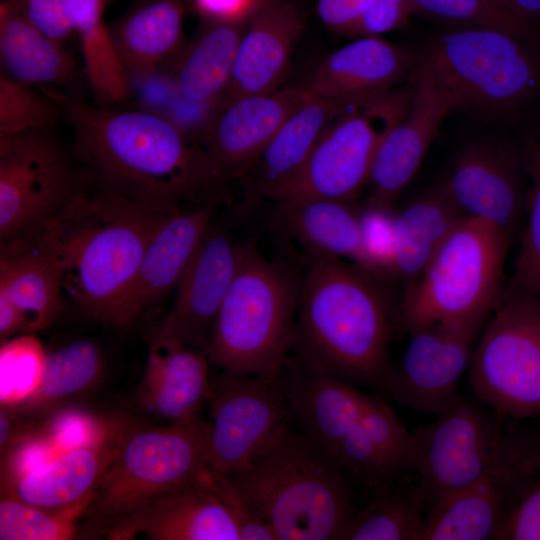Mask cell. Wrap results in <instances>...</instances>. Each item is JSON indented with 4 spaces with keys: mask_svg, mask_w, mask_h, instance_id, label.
<instances>
[{
    "mask_svg": "<svg viewBox=\"0 0 540 540\" xmlns=\"http://www.w3.org/2000/svg\"><path fill=\"white\" fill-rule=\"evenodd\" d=\"M44 91L59 103L72 129L75 156L97 188L164 210L207 191L199 148L172 121Z\"/></svg>",
    "mask_w": 540,
    "mask_h": 540,
    "instance_id": "cell-1",
    "label": "cell"
},
{
    "mask_svg": "<svg viewBox=\"0 0 540 540\" xmlns=\"http://www.w3.org/2000/svg\"><path fill=\"white\" fill-rule=\"evenodd\" d=\"M174 209L100 188L79 189L33 232L54 258L65 296L93 319L115 326L154 232Z\"/></svg>",
    "mask_w": 540,
    "mask_h": 540,
    "instance_id": "cell-2",
    "label": "cell"
},
{
    "mask_svg": "<svg viewBox=\"0 0 540 540\" xmlns=\"http://www.w3.org/2000/svg\"><path fill=\"white\" fill-rule=\"evenodd\" d=\"M378 277L343 259L313 256L303 275L292 354L351 384H386L393 308Z\"/></svg>",
    "mask_w": 540,
    "mask_h": 540,
    "instance_id": "cell-3",
    "label": "cell"
},
{
    "mask_svg": "<svg viewBox=\"0 0 540 540\" xmlns=\"http://www.w3.org/2000/svg\"><path fill=\"white\" fill-rule=\"evenodd\" d=\"M226 476L276 540H346L365 505L338 456L302 431Z\"/></svg>",
    "mask_w": 540,
    "mask_h": 540,
    "instance_id": "cell-4",
    "label": "cell"
},
{
    "mask_svg": "<svg viewBox=\"0 0 540 540\" xmlns=\"http://www.w3.org/2000/svg\"><path fill=\"white\" fill-rule=\"evenodd\" d=\"M302 280L253 242L238 244L236 270L206 347L209 361L228 373H279L292 349Z\"/></svg>",
    "mask_w": 540,
    "mask_h": 540,
    "instance_id": "cell-5",
    "label": "cell"
},
{
    "mask_svg": "<svg viewBox=\"0 0 540 540\" xmlns=\"http://www.w3.org/2000/svg\"><path fill=\"white\" fill-rule=\"evenodd\" d=\"M209 421L140 426L123 418L119 444L81 518L106 532L207 468Z\"/></svg>",
    "mask_w": 540,
    "mask_h": 540,
    "instance_id": "cell-6",
    "label": "cell"
},
{
    "mask_svg": "<svg viewBox=\"0 0 540 540\" xmlns=\"http://www.w3.org/2000/svg\"><path fill=\"white\" fill-rule=\"evenodd\" d=\"M413 469L429 509L441 497L505 467L540 459V435L507 430L485 408L459 397L413 432Z\"/></svg>",
    "mask_w": 540,
    "mask_h": 540,
    "instance_id": "cell-7",
    "label": "cell"
},
{
    "mask_svg": "<svg viewBox=\"0 0 540 540\" xmlns=\"http://www.w3.org/2000/svg\"><path fill=\"white\" fill-rule=\"evenodd\" d=\"M509 243L499 229L464 217L409 286L405 328L411 333L437 322L483 320L497 298Z\"/></svg>",
    "mask_w": 540,
    "mask_h": 540,
    "instance_id": "cell-8",
    "label": "cell"
},
{
    "mask_svg": "<svg viewBox=\"0 0 540 540\" xmlns=\"http://www.w3.org/2000/svg\"><path fill=\"white\" fill-rule=\"evenodd\" d=\"M420 65L432 72L462 106L514 108L540 86V61L528 41L503 31L466 27L442 31Z\"/></svg>",
    "mask_w": 540,
    "mask_h": 540,
    "instance_id": "cell-9",
    "label": "cell"
},
{
    "mask_svg": "<svg viewBox=\"0 0 540 540\" xmlns=\"http://www.w3.org/2000/svg\"><path fill=\"white\" fill-rule=\"evenodd\" d=\"M415 81L350 105L317 142L297 175L271 199L277 207L312 200L351 203L368 182L377 149L409 109Z\"/></svg>",
    "mask_w": 540,
    "mask_h": 540,
    "instance_id": "cell-10",
    "label": "cell"
},
{
    "mask_svg": "<svg viewBox=\"0 0 540 540\" xmlns=\"http://www.w3.org/2000/svg\"><path fill=\"white\" fill-rule=\"evenodd\" d=\"M477 398L501 416L523 419L540 412V301L511 290L469 364Z\"/></svg>",
    "mask_w": 540,
    "mask_h": 540,
    "instance_id": "cell-11",
    "label": "cell"
},
{
    "mask_svg": "<svg viewBox=\"0 0 540 540\" xmlns=\"http://www.w3.org/2000/svg\"><path fill=\"white\" fill-rule=\"evenodd\" d=\"M279 373L222 371L211 380L208 469L225 475L235 473L301 431Z\"/></svg>",
    "mask_w": 540,
    "mask_h": 540,
    "instance_id": "cell-12",
    "label": "cell"
},
{
    "mask_svg": "<svg viewBox=\"0 0 540 540\" xmlns=\"http://www.w3.org/2000/svg\"><path fill=\"white\" fill-rule=\"evenodd\" d=\"M50 130L0 137V240L29 234L80 188Z\"/></svg>",
    "mask_w": 540,
    "mask_h": 540,
    "instance_id": "cell-13",
    "label": "cell"
},
{
    "mask_svg": "<svg viewBox=\"0 0 540 540\" xmlns=\"http://www.w3.org/2000/svg\"><path fill=\"white\" fill-rule=\"evenodd\" d=\"M312 96L298 86L220 101L196 144L208 190L249 169L283 123Z\"/></svg>",
    "mask_w": 540,
    "mask_h": 540,
    "instance_id": "cell-14",
    "label": "cell"
},
{
    "mask_svg": "<svg viewBox=\"0 0 540 540\" xmlns=\"http://www.w3.org/2000/svg\"><path fill=\"white\" fill-rule=\"evenodd\" d=\"M481 322H437L411 332L401 364L386 382L397 401L437 415L451 406L460 397L457 387Z\"/></svg>",
    "mask_w": 540,
    "mask_h": 540,
    "instance_id": "cell-15",
    "label": "cell"
},
{
    "mask_svg": "<svg viewBox=\"0 0 540 540\" xmlns=\"http://www.w3.org/2000/svg\"><path fill=\"white\" fill-rule=\"evenodd\" d=\"M461 107L457 97L419 64L408 111L384 136L369 174L368 204L391 208L412 180L447 115Z\"/></svg>",
    "mask_w": 540,
    "mask_h": 540,
    "instance_id": "cell-16",
    "label": "cell"
},
{
    "mask_svg": "<svg viewBox=\"0 0 540 540\" xmlns=\"http://www.w3.org/2000/svg\"><path fill=\"white\" fill-rule=\"evenodd\" d=\"M238 244L218 226H209L178 285L174 304L156 337L206 350L232 282Z\"/></svg>",
    "mask_w": 540,
    "mask_h": 540,
    "instance_id": "cell-17",
    "label": "cell"
},
{
    "mask_svg": "<svg viewBox=\"0 0 540 540\" xmlns=\"http://www.w3.org/2000/svg\"><path fill=\"white\" fill-rule=\"evenodd\" d=\"M105 536L112 540H240L238 525L210 469L124 518Z\"/></svg>",
    "mask_w": 540,
    "mask_h": 540,
    "instance_id": "cell-18",
    "label": "cell"
},
{
    "mask_svg": "<svg viewBox=\"0 0 540 540\" xmlns=\"http://www.w3.org/2000/svg\"><path fill=\"white\" fill-rule=\"evenodd\" d=\"M520 172L511 150L476 142L457 155L443 183L466 217L492 225L511 240L523 208Z\"/></svg>",
    "mask_w": 540,
    "mask_h": 540,
    "instance_id": "cell-19",
    "label": "cell"
},
{
    "mask_svg": "<svg viewBox=\"0 0 540 540\" xmlns=\"http://www.w3.org/2000/svg\"><path fill=\"white\" fill-rule=\"evenodd\" d=\"M540 473V459L505 467L438 499L422 540L495 539L517 499Z\"/></svg>",
    "mask_w": 540,
    "mask_h": 540,
    "instance_id": "cell-20",
    "label": "cell"
},
{
    "mask_svg": "<svg viewBox=\"0 0 540 540\" xmlns=\"http://www.w3.org/2000/svg\"><path fill=\"white\" fill-rule=\"evenodd\" d=\"M215 204L175 208L154 232L137 272L120 304L115 326L134 321L177 287L202 237L212 223Z\"/></svg>",
    "mask_w": 540,
    "mask_h": 540,
    "instance_id": "cell-21",
    "label": "cell"
},
{
    "mask_svg": "<svg viewBox=\"0 0 540 540\" xmlns=\"http://www.w3.org/2000/svg\"><path fill=\"white\" fill-rule=\"evenodd\" d=\"M123 417L103 439L58 453L1 495L13 496L54 515L76 521L91 501L120 439Z\"/></svg>",
    "mask_w": 540,
    "mask_h": 540,
    "instance_id": "cell-22",
    "label": "cell"
},
{
    "mask_svg": "<svg viewBox=\"0 0 540 540\" xmlns=\"http://www.w3.org/2000/svg\"><path fill=\"white\" fill-rule=\"evenodd\" d=\"M303 29L302 13L293 2L260 0L247 20L231 79L220 101L277 90Z\"/></svg>",
    "mask_w": 540,
    "mask_h": 540,
    "instance_id": "cell-23",
    "label": "cell"
},
{
    "mask_svg": "<svg viewBox=\"0 0 540 540\" xmlns=\"http://www.w3.org/2000/svg\"><path fill=\"white\" fill-rule=\"evenodd\" d=\"M413 65L407 49L378 36L360 37L322 60L304 87L316 97L367 103L397 89Z\"/></svg>",
    "mask_w": 540,
    "mask_h": 540,
    "instance_id": "cell-24",
    "label": "cell"
},
{
    "mask_svg": "<svg viewBox=\"0 0 540 540\" xmlns=\"http://www.w3.org/2000/svg\"><path fill=\"white\" fill-rule=\"evenodd\" d=\"M279 375L299 429L334 451L359 423L369 396L347 381L310 367L293 354L288 356Z\"/></svg>",
    "mask_w": 540,
    "mask_h": 540,
    "instance_id": "cell-25",
    "label": "cell"
},
{
    "mask_svg": "<svg viewBox=\"0 0 540 540\" xmlns=\"http://www.w3.org/2000/svg\"><path fill=\"white\" fill-rule=\"evenodd\" d=\"M64 298L60 270L34 232L1 243L0 300L16 309L21 332L51 325Z\"/></svg>",
    "mask_w": 540,
    "mask_h": 540,
    "instance_id": "cell-26",
    "label": "cell"
},
{
    "mask_svg": "<svg viewBox=\"0 0 540 540\" xmlns=\"http://www.w3.org/2000/svg\"><path fill=\"white\" fill-rule=\"evenodd\" d=\"M206 350L155 337L140 387V401L170 424H187L199 417L210 394Z\"/></svg>",
    "mask_w": 540,
    "mask_h": 540,
    "instance_id": "cell-27",
    "label": "cell"
},
{
    "mask_svg": "<svg viewBox=\"0 0 540 540\" xmlns=\"http://www.w3.org/2000/svg\"><path fill=\"white\" fill-rule=\"evenodd\" d=\"M0 62L1 72L29 87L72 89L80 76L77 62L64 46L28 21L20 0L0 4Z\"/></svg>",
    "mask_w": 540,
    "mask_h": 540,
    "instance_id": "cell-28",
    "label": "cell"
},
{
    "mask_svg": "<svg viewBox=\"0 0 540 540\" xmlns=\"http://www.w3.org/2000/svg\"><path fill=\"white\" fill-rule=\"evenodd\" d=\"M349 106L312 96L290 115L249 168L254 171V191L271 200L297 175L333 120Z\"/></svg>",
    "mask_w": 540,
    "mask_h": 540,
    "instance_id": "cell-29",
    "label": "cell"
},
{
    "mask_svg": "<svg viewBox=\"0 0 540 540\" xmlns=\"http://www.w3.org/2000/svg\"><path fill=\"white\" fill-rule=\"evenodd\" d=\"M181 0H148L112 28L116 53L128 77L147 76L184 50Z\"/></svg>",
    "mask_w": 540,
    "mask_h": 540,
    "instance_id": "cell-30",
    "label": "cell"
},
{
    "mask_svg": "<svg viewBox=\"0 0 540 540\" xmlns=\"http://www.w3.org/2000/svg\"><path fill=\"white\" fill-rule=\"evenodd\" d=\"M466 217L440 182L394 217V273L413 281Z\"/></svg>",
    "mask_w": 540,
    "mask_h": 540,
    "instance_id": "cell-31",
    "label": "cell"
},
{
    "mask_svg": "<svg viewBox=\"0 0 540 540\" xmlns=\"http://www.w3.org/2000/svg\"><path fill=\"white\" fill-rule=\"evenodd\" d=\"M247 21L209 23L184 49L173 74L178 95L188 102L215 107L231 79Z\"/></svg>",
    "mask_w": 540,
    "mask_h": 540,
    "instance_id": "cell-32",
    "label": "cell"
},
{
    "mask_svg": "<svg viewBox=\"0 0 540 540\" xmlns=\"http://www.w3.org/2000/svg\"><path fill=\"white\" fill-rule=\"evenodd\" d=\"M103 369V354L90 340H77L47 352L37 389L26 401L10 408L24 420L39 424L92 389Z\"/></svg>",
    "mask_w": 540,
    "mask_h": 540,
    "instance_id": "cell-33",
    "label": "cell"
},
{
    "mask_svg": "<svg viewBox=\"0 0 540 540\" xmlns=\"http://www.w3.org/2000/svg\"><path fill=\"white\" fill-rule=\"evenodd\" d=\"M350 203L312 200L278 207L285 229L313 256L348 259L369 270L364 252L359 214Z\"/></svg>",
    "mask_w": 540,
    "mask_h": 540,
    "instance_id": "cell-34",
    "label": "cell"
},
{
    "mask_svg": "<svg viewBox=\"0 0 540 540\" xmlns=\"http://www.w3.org/2000/svg\"><path fill=\"white\" fill-rule=\"evenodd\" d=\"M64 4L80 39L85 75L98 104L110 107L123 102L130 82L104 23L106 0H64Z\"/></svg>",
    "mask_w": 540,
    "mask_h": 540,
    "instance_id": "cell-35",
    "label": "cell"
},
{
    "mask_svg": "<svg viewBox=\"0 0 540 540\" xmlns=\"http://www.w3.org/2000/svg\"><path fill=\"white\" fill-rule=\"evenodd\" d=\"M346 540H422L426 508L421 486L396 484L370 494Z\"/></svg>",
    "mask_w": 540,
    "mask_h": 540,
    "instance_id": "cell-36",
    "label": "cell"
},
{
    "mask_svg": "<svg viewBox=\"0 0 540 540\" xmlns=\"http://www.w3.org/2000/svg\"><path fill=\"white\" fill-rule=\"evenodd\" d=\"M46 356L41 341L31 333L1 343V405L18 406L34 393L43 375Z\"/></svg>",
    "mask_w": 540,
    "mask_h": 540,
    "instance_id": "cell-37",
    "label": "cell"
},
{
    "mask_svg": "<svg viewBox=\"0 0 540 540\" xmlns=\"http://www.w3.org/2000/svg\"><path fill=\"white\" fill-rule=\"evenodd\" d=\"M413 13L466 27L506 32L525 41L532 39L530 24L511 12L502 0H409Z\"/></svg>",
    "mask_w": 540,
    "mask_h": 540,
    "instance_id": "cell-38",
    "label": "cell"
},
{
    "mask_svg": "<svg viewBox=\"0 0 540 540\" xmlns=\"http://www.w3.org/2000/svg\"><path fill=\"white\" fill-rule=\"evenodd\" d=\"M358 426L394 481L403 469L413 468V433L388 404L369 396Z\"/></svg>",
    "mask_w": 540,
    "mask_h": 540,
    "instance_id": "cell-39",
    "label": "cell"
},
{
    "mask_svg": "<svg viewBox=\"0 0 540 540\" xmlns=\"http://www.w3.org/2000/svg\"><path fill=\"white\" fill-rule=\"evenodd\" d=\"M62 116L59 103L0 72V137L50 130Z\"/></svg>",
    "mask_w": 540,
    "mask_h": 540,
    "instance_id": "cell-40",
    "label": "cell"
},
{
    "mask_svg": "<svg viewBox=\"0 0 540 540\" xmlns=\"http://www.w3.org/2000/svg\"><path fill=\"white\" fill-rule=\"evenodd\" d=\"M80 528L72 521L13 496L1 495V540H69Z\"/></svg>",
    "mask_w": 540,
    "mask_h": 540,
    "instance_id": "cell-41",
    "label": "cell"
},
{
    "mask_svg": "<svg viewBox=\"0 0 540 540\" xmlns=\"http://www.w3.org/2000/svg\"><path fill=\"white\" fill-rule=\"evenodd\" d=\"M119 417L104 418L84 408L66 407L38 424L58 453L95 443L107 436Z\"/></svg>",
    "mask_w": 540,
    "mask_h": 540,
    "instance_id": "cell-42",
    "label": "cell"
},
{
    "mask_svg": "<svg viewBox=\"0 0 540 540\" xmlns=\"http://www.w3.org/2000/svg\"><path fill=\"white\" fill-rule=\"evenodd\" d=\"M532 187L528 219L522 236L511 290L540 296V152L529 165Z\"/></svg>",
    "mask_w": 540,
    "mask_h": 540,
    "instance_id": "cell-43",
    "label": "cell"
},
{
    "mask_svg": "<svg viewBox=\"0 0 540 540\" xmlns=\"http://www.w3.org/2000/svg\"><path fill=\"white\" fill-rule=\"evenodd\" d=\"M394 217L391 208L369 205L359 214L362 244L371 273L394 272Z\"/></svg>",
    "mask_w": 540,
    "mask_h": 540,
    "instance_id": "cell-44",
    "label": "cell"
},
{
    "mask_svg": "<svg viewBox=\"0 0 540 540\" xmlns=\"http://www.w3.org/2000/svg\"><path fill=\"white\" fill-rule=\"evenodd\" d=\"M57 454L56 448L37 427L1 456V490L10 487Z\"/></svg>",
    "mask_w": 540,
    "mask_h": 540,
    "instance_id": "cell-45",
    "label": "cell"
},
{
    "mask_svg": "<svg viewBox=\"0 0 540 540\" xmlns=\"http://www.w3.org/2000/svg\"><path fill=\"white\" fill-rule=\"evenodd\" d=\"M498 540H540V473L510 508Z\"/></svg>",
    "mask_w": 540,
    "mask_h": 540,
    "instance_id": "cell-46",
    "label": "cell"
},
{
    "mask_svg": "<svg viewBox=\"0 0 540 540\" xmlns=\"http://www.w3.org/2000/svg\"><path fill=\"white\" fill-rule=\"evenodd\" d=\"M414 14L409 0H376L347 32L367 37L403 27Z\"/></svg>",
    "mask_w": 540,
    "mask_h": 540,
    "instance_id": "cell-47",
    "label": "cell"
},
{
    "mask_svg": "<svg viewBox=\"0 0 540 540\" xmlns=\"http://www.w3.org/2000/svg\"><path fill=\"white\" fill-rule=\"evenodd\" d=\"M20 3L28 21L60 45L64 46L75 33L64 0H20Z\"/></svg>",
    "mask_w": 540,
    "mask_h": 540,
    "instance_id": "cell-48",
    "label": "cell"
},
{
    "mask_svg": "<svg viewBox=\"0 0 540 540\" xmlns=\"http://www.w3.org/2000/svg\"><path fill=\"white\" fill-rule=\"evenodd\" d=\"M317 12L323 24L347 34L357 20L376 0H316Z\"/></svg>",
    "mask_w": 540,
    "mask_h": 540,
    "instance_id": "cell-49",
    "label": "cell"
},
{
    "mask_svg": "<svg viewBox=\"0 0 540 540\" xmlns=\"http://www.w3.org/2000/svg\"><path fill=\"white\" fill-rule=\"evenodd\" d=\"M260 0H192L196 12L208 23H239L248 20Z\"/></svg>",
    "mask_w": 540,
    "mask_h": 540,
    "instance_id": "cell-50",
    "label": "cell"
},
{
    "mask_svg": "<svg viewBox=\"0 0 540 540\" xmlns=\"http://www.w3.org/2000/svg\"><path fill=\"white\" fill-rule=\"evenodd\" d=\"M37 424L21 418L12 408H0V456L19 440L37 429Z\"/></svg>",
    "mask_w": 540,
    "mask_h": 540,
    "instance_id": "cell-51",
    "label": "cell"
},
{
    "mask_svg": "<svg viewBox=\"0 0 540 540\" xmlns=\"http://www.w3.org/2000/svg\"><path fill=\"white\" fill-rule=\"evenodd\" d=\"M508 9L523 21L540 19V0H502Z\"/></svg>",
    "mask_w": 540,
    "mask_h": 540,
    "instance_id": "cell-52",
    "label": "cell"
}]
</instances>
